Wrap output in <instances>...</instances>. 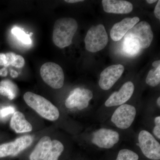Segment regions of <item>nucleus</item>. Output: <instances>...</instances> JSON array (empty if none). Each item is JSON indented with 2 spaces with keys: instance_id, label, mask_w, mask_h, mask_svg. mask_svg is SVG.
<instances>
[{
  "instance_id": "obj_1",
  "label": "nucleus",
  "mask_w": 160,
  "mask_h": 160,
  "mask_svg": "<svg viewBox=\"0 0 160 160\" xmlns=\"http://www.w3.org/2000/svg\"><path fill=\"white\" fill-rule=\"evenodd\" d=\"M78 28L77 22L72 18H64L57 20L52 34L55 45L61 49L70 46Z\"/></svg>"
},
{
  "instance_id": "obj_2",
  "label": "nucleus",
  "mask_w": 160,
  "mask_h": 160,
  "mask_svg": "<svg viewBox=\"0 0 160 160\" xmlns=\"http://www.w3.org/2000/svg\"><path fill=\"white\" fill-rule=\"evenodd\" d=\"M23 98L28 106L44 118L54 121L59 117L58 109L45 98L31 92H27L24 95Z\"/></svg>"
},
{
  "instance_id": "obj_3",
  "label": "nucleus",
  "mask_w": 160,
  "mask_h": 160,
  "mask_svg": "<svg viewBox=\"0 0 160 160\" xmlns=\"http://www.w3.org/2000/svg\"><path fill=\"white\" fill-rule=\"evenodd\" d=\"M108 42V36L102 24L92 26L88 30L85 39L86 50L96 52L105 48Z\"/></svg>"
},
{
  "instance_id": "obj_4",
  "label": "nucleus",
  "mask_w": 160,
  "mask_h": 160,
  "mask_svg": "<svg viewBox=\"0 0 160 160\" xmlns=\"http://www.w3.org/2000/svg\"><path fill=\"white\" fill-rule=\"evenodd\" d=\"M40 74L44 82L53 89H60L64 85L63 69L56 63L49 62L43 64L40 69Z\"/></svg>"
},
{
  "instance_id": "obj_5",
  "label": "nucleus",
  "mask_w": 160,
  "mask_h": 160,
  "mask_svg": "<svg viewBox=\"0 0 160 160\" xmlns=\"http://www.w3.org/2000/svg\"><path fill=\"white\" fill-rule=\"evenodd\" d=\"M124 37L136 40L141 49H146L150 46L152 42L153 33L149 23L142 21L133 26Z\"/></svg>"
},
{
  "instance_id": "obj_6",
  "label": "nucleus",
  "mask_w": 160,
  "mask_h": 160,
  "mask_svg": "<svg viewBox=\"0 0 160 160\" xmlns=\"http://www.w3.org/2000/svg\"><path fill=\"white\" fill-rule=\"evenodd\" d=\"M139 146L143 154L148 158L160 159V145L149 132L142 130L138 136Z\"/></svg>"
},
{
  "instance_id": "obj_7",
  "label": "nucleus",
  "mask_w": 160,
  "mask_h": 160,
  "mask_svg": "<svg viewBox=\"0 0 160 160\" xmlns=\"http://www.w3.org/2000/svg\"><path fill=\"white\" fill-rule=\"evenodd\" d=\"M136 109L134 106L123 104L115 111L111 118V121L117 127L121 129H128L134 121Z\"/></svg>"
},
{
  "instance_id": "obj_8",
  "label": "nucleus",
  "mask_w": 160,
  "mask_h": 160,
  "mask_svg": "<svg viewBox=\"0 0 160 160\" xmlns=\"http://www.w3.org/2000/svg\"><path fill=\"white\" fill-rule=\"evenodd\" d=\"M93 97L91 90L83 88H77L70 92L66 99L65 105L68 109L77 107L79 110L87 108L89 101Z\"/></svg>"
},
{
  "instance_id": "obj_9",
  "label": "nucleus",
  "mask_w": 160,
  "mask_h": 160,
  "mask_svg": "<svg viewBox=\"0 0 160 160\" xmlns=\"http://www.w3.org/2000/svg\"><path fill=\"white\" fill-rule=\"evenodd\" d=\"M119 141V134L112 129H102L95 132L92 142L98 147L104 149H110Z\"/></svg>"
},
{
  "instance_id": "obj_10",
  "label": "nucleus",
  "mask_w": 160,
  "mask_h": 160,
  "mask_svg": "<svg viewBox=\"0 0 160 160\" xmlns=\"http://www.w3.org/2000/svg\"><path fill=\"white\" fill-rule=\"evenodd\" d=\"M123 65H113L107 67L100 74L99 85L101 89L107 90L111 89L122 75Z\"/></svg>"
},
{
  "instance_id": "obj_11",
  "label": "nucleus",
  "mask_w": 160,
  "mask_h": 160,
  "mask_svg": "<svg viewBox=\"0 0 160 160\" xmlns=\"http://www.w3.org/2000/svg\"><path fill=\"white\" fill-rule=\"evenodd\" d=\"M134 86L132 82L125 83L118 91L115 92L105 102L106 107L121 106L126 102L133 94Z\"/></svg>"
},
{
  "instance_id": "obj_12",
  "label": "nucleus",
  "mask_w": 160,
  "mask_h": 160,
  "mask_svg": "<svg viewBox=\"0 0 160 160\" xmlns=\"http://www.w3.org/2000/svg\"><path fill=\"white\" fill-rule=\"evenodd\" d=\"M139 21V18L135 17L132 18H126L121 22L116 23L110 31L112 39L115 42L120 41Z\"/></svg>"
},
{
  "instance_id": "obj_13",
  "label": "nucleus",
  "mask_w": 160,
  "mask_h": 160,
  "mask_svg": "<svg viewBox=\"0 0 160 160\" xmlns=\"http://www.w3.org/2000/svg\"><path fill=\"white\" fill-rule=\"evenodd\" d=\"M102 4L104 11L107 13L127 14L133 9L131 2L122 0H103Z\"/></svg>"
},
{
  "instance_id": "obj_14",
  "label": "nucleus",
  "mask_w": 160,
  "mask_h": 160,
  "mask_svg": "<svg viewBox=\"0 0 160 160\" xmlns=\"http://www.w3.org/2000/svg\"><path fill=\"white\" fill-rule=\"evenodd\" d=\"M10 127L17 133H23L32 131V126L26 120L25 115L19 111L13 113L10 123Z\"/></svg>"
},
{
  "instance_id": "obj_15",
  "label": "nucleus",
  "mask_w": 160,
  "mask_h": 160,
  "mask_svg": "<svg viewBox=\"0 0 160 160\" xmlns=\"http://www.w3.org/2000/svg\"><path fill=\"white\" fill-rule=\"evenodd\" d=\"M52 142V141L49 137L45 136L42 138L30 154V160L44 159L51 149Z\"/></svg>"
},
{
  "instance_id": "obj_16",
  "label": "nucleus",
  "mask_w": 160,
  "mask_h": 160,
  "mask_svg": "<svg viewBox=\"0 0 160 160\" xmlns=\"http://www.w3.org/2000/svg\"><path fill=\"white\" fill-rule=\"evenodd\" d=\"M18 91L17 86L10 80H3L0 82V94L7 97L9 100L16 98Z\"/></svg>"
},
{
  "instance_id": "obj_17",
  "label": "nucleus",
  "mask_w": 160,
  "mask_h": 160,
  "mask_svg": "<svg viewBox=\"0 0 160 160\" xmlns=\"http://www.w3.org/2000/svg\"><path fill=\"white\" fill-rule=\"evenodd\" d=\"M139 43L134 39L124 38L122 49L125 54L129 56L136 55L141 50Z\"/></svg>"
},
{
  "instance_id": "obj_18",
  "label": "nucleus",
  "mask_w": 160,
  "mask_h": 160,
  "mask_svg": "<svg viewBox=\"0 0 160 160\" xmlns=\"http://www.w3.org/2000/svg\"><path fill=\"white\" fill-rule=\"evenodd\" d=\"M63 144L58 140L52 142L51 149L43 160H58L64 150Z\"/></svg>"
},
{
  "instance_id": "obj_19",
  "label": "nucleus",
  "mask_w": 160,
  "mask_h": 160,
  "mask_svg": "<svg viewBox=\"0 0 160 160\" xmlns=\"http://www.w3.org/2000/svg\"><path fill=\"white\" fill-rule=\"evenodd\" d=\"M33 138L30 135H26L16 139L14 141L15 152L13 156L17 155L32 143Z\"/></svg>"
},
{
  "instance_id": "obj_20",
  "label": "nucleus",
  "mask_w": 160,
  "mask_h": 160,
  "mask_svg": "<svg viewBox=\"0 0 160 160\" xmlns=\"http://www.w3.org/2000/svg\"><path fill=\"white\" fill-rule=\"evenodd\" d=\"M146 82L149 86L156 87L160 82V66L151 69L146 79Z\"/></svg>"
},
{
  "instance_id": "obj_21",
  "label": "nucleus",
  "mask_w": 160,
  "mask_h": 160,
  "mask_svg": "<svg viewBox=\"0 0 160 160\" xmlns=\"http://www.w3.org/2000/svg\"><path fill=\"white\" fill-rule=\"evenodd\" d=\"M11 32L22 43L27 45L31 44L32 41L29 34H26L25 32L18 27H15L12 28Z\"/></svg>"
},
{
  "instance_id": "obj_22",
  "label": "nucleus",
  "mask_w": 160,
  "mask_h": 160,
  "mask_svg": "<svg viewBox=\"0 0 160 160\" xmlns=\"http://www.w3.org/2000/svg\"><path fill=\"white\" fill-rule=\"evenodd\" d=\"M15 152L14 142L0 145V158L11 156H13Z\"/></svg>"
},
{
  "instance_id": "obj_23",
  "label": "nucleus",
  "mask_w": 160,
  "mask_h": 160,
  "mask_svg": "<svg viewBox=\"0 0 160 160\" xmlns=\"http://www.w3.org/2000/svg\"><path fill=\"white\" fill-rule=\"evenodd\" d=\"M139 157L134 152L127 149L120 150L116 160H138Z\"/></svg>"
},
{
  "instance_id": "obj_24",
  "label": "nucleus",
  "mask_w": 160,
  "mask_h": 160,
  "mask_svg": "<svg viewBox=\"0 0 160 160\" xmlns=\"http://www.w3.org/2000/svg\"><path fill=\"white\" fill-rule=\"evenodd\" d=\"M15 112V111L14 108L12 106L3 107L2 109H0V119H4L8 117V116L14 113Z\"/></svg>"
},
{
  "instance_id": "obj_25",
  "label": "nucleus",
  "mask_w": 160,
  "mask_h": 160,
  "mask_svg": "<svg viewBox=\"0 0 160 160\" xmlns=\"http://www.w3.org/2000/svg\"><path fill=\"white\" fill-rule=\"evenodd\" d=\"M25 64V61L24 58L20 55H16L14 62L12 66H14L16 68H21L24 66Z\"/></svg>"
},
{
  "instance_id": "obj_26",
  "label": "nucleus",
  "mask_w": 160,
  "mask_h": 160,
  "mask_svg": "<svg viewBox=\"0 0 160 160\" xmlns=\"http://www.w3.org/2000/svg\"><path fill=\"white\" fill-rule=\"evenodd\" d=\"M155 126L153 130V134L157 138L160 139V117H157L154 120Z\"/></svg>"
},
{
  "instance_id": "obj_27",
  "label": "nucleus",
  "mask_w": 160,
  "mask_h": 160,
  "mask_svg": "<svg viewBox=\"0 0 160 160\" xmlns=\"http://www.w3.org/2000/svg\"><path fill=\"white\" fill-rule=\"evenodd\" d=\"M16 55L14 52H7L6 53V67L9 66H12V63L14 62Z\"/></svg>"
},
{
  "instance_id": "obj_28",
  "label": "nucleus",
  "mask_w": 160,
  "mask_h": 160,
  "mask_svg": "<svg viewBox=\"0 0 160 160\" xmlns=\"http://www.w3.org/2000/svg\"><path fill=\"white\" fill-rule=\"evenodd\" d=\"M154 14L157 18L160 19V1H158L155 8Z\"/></svg>"
},
{
  "instance_id": "obj_29",
  "label": "nucleus",
  "mask_w": 160,
  "mask_h": 160,
  "mask_svg": "<svg viewBox=\"0 0 160 160\" xmlns=\"http://www.w3.org/2000/svg\"><path fill=\"white\" fill-rule=\"evenodd\" d=\"M0 66H4L6 68V54L0 53Z\"/></svg>"
},
{
  "instance_id": "obj_30",
  "label": "nucleus",
  "mask_w": 160,
  "mask_h": 160,
  "mask_svg": "<svg viewBox=\"0 0 160 160\" xmlns=\"http://www.w3.org/2000/svg\"><path fill=\"white\" fill-rule=\"evenodd\" d=\"M8 74V71L6 67H4L1 69H0V76L2 77H6Z\"/></svg>"
},
{
  "instance_id": "obj_31",
  "label": "nucleus",
  "mask_w": 160,
  "mask_h": 160,
  "mask_svg": "<svg viewBox=\"0 0 160 160\" xmlns=\"http://www.w3.org/2000/svg\"><path fill=\"white\" fill-rule=\"evenodd\" d=\"M10 75L12 76V77L13 78H17L18 76V73L17 72L15 71V70H12L10 71Z\"/></svg>"
},
{
  "instance_id": "obj_32",
  "label": "nucleus",
  "mask_w": 160,
  "mask_h": 160,
  "mask_svg": "<svg viewBox=\"0 0 160 160\" xmlns=\"http://www.w3.org/2000/svg\"><path fill=\"white\" fill-rule=\"evenodd\" d=\"M152 66L154 67V68H157L158 66H160V61L158 60V61H155L152 64Z\"/></svg>"
},
{
  "instance_id": "obj_33",
  "label": "nucleus",
  "mask_w": 160,
  "mask_h": 160,
  "mask_svg": "<svg viewBox=\"0 0 160 160\" xmlns=\"http://www.w3.org/2000/svg\"><path fill=\"white\" fill-rule=\"evenodd\" d=\"M65 2L69 3H74L79 2H84V1H81V0H66Z\"/></svg>"
},
{
  "instance_id": "obj_34",
  "label": "nucleus",
  "mask_w": 160,
  "mask_h": 160,
  "mask_svg": "<svg viewBox=\"0 0 160 160\" xmlns=\"http://www.w3.org/2000/svg\"><path fill=\"white\" fill-rule=\"evenodd\" d=\"M146 2H147V3H149V4H151L157 2V1H156V0H147V1H146Z\"/></svg>"
},
{
  "instance_id": "obj_35",
  "label": "nucleus",
  "mask_w": 160,
  "mask_h": 160,
  "mask_svg": "<svg viewBox=\"0 0 160 160\" xmlns=\"http://www.w3.org/2000/svg\"><path fill=\"white\" fill-rule=\"evenodd\" d=\"M157 104L159 107L160 106V98L159 97L158 98L157 100Z\"/></svg>"
}]
</instances>
